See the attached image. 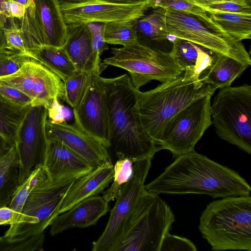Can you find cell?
Returning a JSON list of instances; mask_svg holds the SVG:
<instances>
[{
  "mask_svg": "<svg viewBox=\"0 0 251 251\" xmlns=\"http://www.w3.org/2000/svg\"><path fill=\"white\" fill-rule=\"evenodd\" d=\"M144 187L157 195L204 194L213 199L250 195L251 191L236 171L194 150L176 157Z\"/></svg>",
  "mask_w": 251,
  "mask_h": 251,
  "instance_id": "1",
  "label": "cell"
},
{
  "mask_svg": "<svg viewBox=\"0 0 251 251\" xmlns=\"http://www.w3.org/2000/svg\"><path fill=\"white\" fill-rule=\"evenodd\" d=\"M101 79L108 114L110 147L118 158L134 162L152 159L161 149L148 135L135 112V88L129 75Z\"/></svg>",
  "mask_w": 251,
  "mask_h": 251,
  "instance_id": "2",
  "label": "cell"
},
{
  "mask_svg": "<svg viewBox=\"0 0 251 251\" xmlns=\"http://www.w3.org/2000/svg\"><path fill=\"white\" fill-rule=\"evenodd\" d=\"M216 89L201 79H186L183 73L156 88L142 92L135 88L134 111L150 138L157 144L162 132L179 111Z\"/></svg>",
  "mask_w": 251,
  "mask_h": 251,
  "instance_id": "3",
  "label": "cell"
},
{
  "mask_svg": "<svg viewBox=\"0 0 251 251\" xmlns=\"http://www.w3.org/2000/svg\"><path fill=\"white\" fill-rule=\"evenodd\" d=\"M199 229L213 251H251V198L228 197L206 205Z\"/></svg>",
  "mask_w": 251,
  "mask_h": 251,
  "instance_id": "4",
  "label": "cell"
},
{
  "mask_svg": "<svg viewBox=\"0 0 251 251\" xmlns=\"http://www.w3.org/2000/svg\"><path fill=\"white\" fill-rule=\"evenodd\" d=\"M175 221L167 203L145 189L126 222L115 251H160Z\"/></svg>",
  "mask_w": 251,
  "mask_h": 251,
  "instance_id": "5",
  "label": "cell"
},
{
  "mask_svg": "<svg viewBox=\"0 0 251 251\" xmlns=\"http://www.w3.org/2000/svg\"><path fill=\"white\" fill-rule=\"evenodd\" d=\"M218 136L251 154V86L222 88L211 103Z\"/></svg>",
  "mask_w": 251,
  "mask_h": 251,
  "instance_id": "6",
  "label": "cell"
},
{
  "mask_svg": "<svg viewBox=\"0 0 251 251\" xmlns=\"http://www.w3.org/2000/svg\"><path fill=\"white\" fill-rule=\"evenodd\" d=\"M111 53L102 63L106 67L112 66L126 70L133 86L138 90L151 80L163 83L184 72L171 52L152 49L138 40L113 48Z\"/></svg>",
  "mask_w": 251,
  "mask_h": 251,
  "instance_id": "7",
  "label": "cell"
},
{
  "mask_svg": "<svg viewBox=\"0 0 251 251\" xmlns=\"http://www.w3.org/2000/svg\"><path fill=\"white\" fill-rule=\"evenodd\" d=\"M81 176H68L55 181L49 180L32 190L23 206L20 222L10 225L4 236L22 238L44 233L58 215L61 203L71 184Z\"/></svg>",
  "mask_w": 251,
  "mask_h": 251,
  "instance_id": "8",
  "label": "cell"
},
{
  "mask_svg": "<svg viewBox=\"0 0 251 251\" xmlns=\"http://www.w3.org/2000/svg\"><path fill=\"white\" fill-rule=\"evenodd\" d=\"M203 96L176 113L163 130L157 145L176 157L194 150L197 142L211 125V98Z\"/></svg>",
  "mask_w": 251,
  "mask_h": 251,
  "instance_id": "9",
  "label": "cell"
},
{
  "mask_svg": "<svg viewBox=\"0 0 251 251\" xmlns=\"http://www.w3.org/2000/svg\"><path fill=\"white\" fill-rule=\"evenodd\" d=\"M165 9V30L168 36L189 41L213 52L251 65V57L241 41L215 33L186 13Z\"/></svg>",
  "mask_w": 251,
  "mask_h": 251,
  "instance_id": "10",
  "label": "cell"
},
{
  "mask_svg": "<svg viewBox=\"0 0 251 251\" xmlns=\"http://www.w3.org/2000/svg\"><path fill=\"white\" fill-rule=\"evenodd\" d=\"M27 52L42 46L62 47L67 24L58 0H32L21 19H16Z\"/></svg>",
  "mask_w": 251,
  "mask_h": 251,
  "instance_id": "11",
  "label": "cell"
},
{
  "mask_svg": "<svg viewBox=\"0 0 251 251\" xmlns=\"http://www.w3.org/2000/svg\"><path fill=\"white\" fill-rule=\"evenodd\" d=\"M151 160L144 159L134 162L132 176L122 186L104 230L92 244L93 251H115L126 222L145 189Z\"/></svg>",
  "mask_w": 251,
  "mask_h": 251,
  "instance_id": "12",
  "label": "cell"
},
{
  "mask_svg": "<svg viewBox=\"0 0 251 251\" xmlns=\"http://www.w3.org/2000/svg\"><path fill=\"white\" fill-rule=\"evenodd\" d=\"M48 110L29 106L17 131L15 146L19 160V183L40 166H43L48 139L45 129Z\"/></svg>",
  "mask_w": 251,
  "mask_h": 251,
  "instance_id": "13",
  "label": "cell"
},
{
  "mask_svg": "<svg viewBox=\"0 0 251 251\" xmlns=\"http://www.w3.org/2000/svg\"><path fill=\"white\" fill-rule=\"evenodd\" d=\"M0 84L16 88L31 100V106L47 110L57 100H63L64 84L61 78L33 58L10 75L0 77Z\"/></svg>",
  "mask_w": 251,
  "mask_h": 251,
  "instance_id": "14",
  "label": "cell"
},
{
  "mask_svg": "<svg viewBox=\"0 0 251 251\" xmlns=\"http://www.w3.org/2000/svg\"><path fill=\"white\" fill-rule=\"evenodd\" d=\"M60 6L67 25L135 21L143 17L149 8L147 1L121 4L100 0L62 2H60Z\"/></svg>",
  "mask_w": 251,
  "mask_h": 251,
  "instance_id": "15",
  "label": "cell"
},
{
  "mask_svg": "<svg viewBox=\"0 0 251 251\" xmlns=\"http://www.w3.org/2000/svg\"><path fill=\"white\" fill-rule=\"evenodd\" d=\"M73 112L75 124L105 147L110 148L108 114L100 75L93 74L81 100L73 108Z\"/></svg>",
  "mask_w": 251,
  "mask_h": 251,
  "instance_id": "16",
  "label": "cell"
},
{
  "mask_svg": "<svg viewBox=\"0 0 251 251\" xmlns=\"http://www.w3.org/2000/svg\"><path fill=\"white\" fill-rule=\"evenodd\" d=\"M48 140L58 141L87 161L96 168L112 162L107 148L82 131L75 124L66 121L53 123L47 120L45 124Z\"/></svg>",
  "mask_w": 251,
  "mask_h": 251,
  "instance_id": "17",
  "label": "cell"
},
{
  "mask_svg": "<svg viewBox=\"0 0 251 251\" xmlns=\"http://www.w3.org/2000/svg\"><path fill=\"white\" fill-rule=\"evenodd\" d=\"M109 209L108 202L102 196L86 198L53 219L50 226V234L54 236L68 229L95 225Z\"/></svg>",
  "mask_w": 251,
  "mask_h": 251,
  "instance_id": "18",
  "label": "cell"
},
{
  "mask_svg": "<svg viewBox=\"0 0 251 251\" xmlns=\"http://www.w3.org/2000/svg\"><path fill=\"white\" fill-rule=\"evenodd\" d=\"M113 176L114 165L112 162H107L75 180L64 196L58 215L80 201L102 193L109 186Z\"/></svg>",
  "mask_w": 251,
  "mask_h": 251,
  "instance_id": "19",
  "label": "cell"
},
{
  "mask_svg": "<svg viewBox=\"0 0 251 251\" xmlns=\"http://www.w3.org/2000/svg\"><path fill=\"white\" fill-rule=\"evenodd\" d=\"M43 166L51 181L71 176H83L94 169L64 144L51 140H48Z\"/></svg>",
  "mask_w": 251,
  "mask_h": 251,
  "instance_id": "20",
  "label": "cell"
},
{
  "mask_svg": "<svg viewBox=\"0 0 251 251\" xmlns=\"http://www.w3.org/2000/svg\"><path fill=\"white\" fill-rule=\"evenodd\" d=\"M171 52L184 70L186 79H202L217 58V54L191 43L174 37L170 39Z\"/></svg>",
  "mask_w": 251,
  "mask_h": 251,
  "instance_id": "21",
  "label": "cell"
},
{
  "mask_svg": "<svg viewBox=\"0 0 251 251\" xmlns=\"http://www.w3.org/2000/svg\"><path fill=\"white\" fill-rule=\"evenodd\" d=\"M62 47L76 71L100 75L101 72L95 64L91 34L87 24L67 25L66 40Z\"/></svg>",
  "mask_w": 251,
  "mask_h": 251,
  "instance_id": "22",
  "label": "cell"
},
{
  "mask_svg": "<svg viewBox=\"0 0 251 251\" xmlns=\"http://www.w3.org/2000/svg\"><path fill=\"white\" fill-rule=\"evenodd\" d=\"M165 12L164 8H155L150 15L135 21L134 26L137 35L140 34L144 39L139 41L152 49L167 52L163 43L168 40V36L165 30Z\"/></svg>",
  "mask_w": 251,
  "mask_h": 251,
  "instance_id": "23",
  "label": "cell"
},
{
  "mask_svg": "<svg viewBox=\"0 0 251 251\" xmlns=\"http://www.w3.org/2000/svg\"><path fill=\"white\" fill-rule=\"evenodd\" d=\"M249 67L231 57L218 54L202 81L216 89L229 86Z\"/></svg>",
  "mask_w": 251,
  "mask_h": 251,
  "instance_id": "24",
  "label": "cell"
},
{
  "mask_svg": "<svg viewBox=\"0 0 251 251\" xmlns=\"http://www.w3.org/2000/svg\"><path fill=\"white\" fill-rule=\"evenodd\" d=\"M27 53L54 73L64 82L76 70L62 47L42 46Z\"/></svg>",
  "mask_w": 251,
  "mask_h": 251,
  "instance_id": "25",
  "label": "cell"
},
{
  "mask_svg": "<svg viewBox=\"0 0 251 251\" xmlns=\"http://www.w3.org/2000/svg\"><path fill=\"white\" fill-rule=\"evenodd\" d=\"M19 164L15 145L0 161V208L7 206L19 185Z\"/></svg>",
  "mask_w": 251,
  "mask_h": 251,
  "instance_id": "26",
  "label": "cell"
},
{
  "mask_svg": "<svg viewBox=\"0 0 251 251\" xmlns=\"http://www.w3.org/2000/svg\"><path fill=\"white\" fill-rule=\"evenodd\" d=\"M230 36L238 41L251 38V14L206 11Z\"/></svg>",
  "mask_w": 251,
  "mask_h": 251,
  "instance_id": "27",
  "label": "cell"
},
{
  "mask_svg": "<svg viewBox=\"0 0 251 251\" xmlns=\"http://www.w3.org/2000/svg\"><path fill=\"white\" fill-rule=\"evenodd\" d=\"M146 0L149 8H169L186 13L197 19L209 30L224 37L233 38L228 35L218 24L212 20L204 10L192 3L189 0Z\"/></svg>",
  "mask_w": 251,
  "mask_h": 251,
  "instance_id": "28",
  "label": "cell"
},
{
  "mask_svg": "<svg viewBox=\"0 0 251 251\" xmlns=\"http://www.w3.org/2000/svg\"><path fill=\"white\" fill-rule=\"evenodd\" d=\"M28 107L17 106L0 94V134L12 145Z\"/></svg>",
  "mask_w": 251,
  "mask_h": 251,
  "instance_id": "29",
  "label": "cell"
},
{
  "mask_svg": "<svg viewBox=\"0 0 251 251\" xmlns=\"http://www.w3.org/2000/svg\"><path fill=\"white\" fill-rule=\"evenodd\" d=\"M135 21L114 22L104 24L105 42L108 44L122 46L137 42L138 37L134 26Z\"/></svg>",
  "mask_w": 251,
  "mask_h": 251,
  "instance_id": "30",
  "label": "cell"
},
{
  "mask_svg": "<svg viewBox=\"0 0 251 251\" xmlns=\"http://www.w3.org/2000/svg\"><path fill=\"white\" fill-rule=\"evenodd\" d=\"M134 161L127 157H120L114 165L112 184L102 192V197L108 202L115 200L122 186L130 178L133 173Z\"/></svg>",
  "mask_w": 251,
  "mask_h": 251,
  "instance_id": "31",
  "label": "cell"
},
{
  "mask_svg": "<svg viewBox=\"0 0 251 251\" xmlns=\"http://www.w3.org/2000/svg\"><path fill=\"white\" fill-rule=\"evenodd\" d=\"M93 74L83 71H76L64 82V97L66 101L73 108L81 100L91 80Z\"/></svg>",
  "mask_w": 251,
  "mask_h": 251,
  "instance_id": "32",
  "label": "cell"
},
{
  "mask_svg": "<svg viewBox=\"0 0 251 251\" xmlns=\"http://www.w3.org/2000/svg\"><path fill=\"white\" fill-rule=\"evenodd\" d=\"M44 233L22 238L0 237V251H41L44 241Z\"/></svg>",
  "mask_w": 251,
  "mask_h": 251,
  "instance_id": "33",
  "label": "cell"
},
{
  "mask_svg": "<svg viewBox=\"0 0 251 251\" xmlns=\"http://www.w3.org/2000/svg\"><path fill=\"white\" fill-rule=\"evenodd\" d=\"M31 58L28 53L8 48L0 51V77L15 73Z\"/></svg>",
  "mask_w": 251,
  "mask_h": 251,
  "instance_id": "34",
  "label": "cell"
},
{
  "mask_svg": "<svg viewBox=\"0 0 251 251\" xmlns=\"http://www.w3.org/2000/svg\"><path fill=\"white\" fill-rule=\"evenodd\" d=\"M91 32L93 56L97 68L102 72L106 67L100 61V56L108 49L104 39V24L92 23L87 24Z\"/></svg>",
  "mask_w": 251,
  "mask_h": 251,
  "instance_id": "35",
  "label": "cell"
},
{
  "mask_svg": "<svg viewBox=\"0 0 251 251\" xmlns=\"http://www.w3.org/2000/svg\"><path fill=\"white\" fill-rule=\"evenodd\" d=\"M205 11H219L224 12L251 14V0H227L201 7Z\"/></svg>",
  "mask_w": 251,
  "mask_h": 251,
  "instance_id": "36",
  "label": "cell"
},
{
  "mask_svg": "<svg viewBox=\"0 0 251 251\" xmlns=\"http://www.w3.org/2000/svg\"><path fill=\"white\" fill-rule=\"evenodd\" d=\"M197 248L189 239L167 233L161 244L160 251H197Z\"/></svg>",
  "mask_w": 251,
  "mask_h": 251,
  "instance_id": "37",
  "label": "cell"
},
{
  "mask_svg": "<svg viewBox=\"0 0 251 251\" xmlns=\"http://www.w3.org/2000/svg\"><path fill=\"white\" fill-rule=\"evenodd\" d=\"M4 32L8 48L27 53L20 28L15 19L12 25L4 28Z\"/></svg>",
  "mask_w": 251,
  "mask_h": 251,
  "instance_id": "38",
  "label": "cell"
},
{
  "mask_svg": "<svg viewBox=\"0 0 251 251\" xmlns=\"http://www.w3.org/2000/svg\"><path fill=\"white\" fill-rule=\"evenodd\" d=\"M33 188L27 177L17 188L8 207L21 214L23 206Z\"/></svg>",
  "mask_w": 251,
  "mask_h": 251,
  "instance_id": "39",
  "label": "cell"
},
{
  "mask_svg": "<svg viewBox=\"0 0 251 251\" xmlns=\"http://www.w3.org/2000/svg\"><path fill=\"white\" fill-rule=\"evenodd\" d=\"M0 94L9 101L17 106L27 107L31 105L30 98L16 88L0 84Z\"/></svg>",
  "mask_w": 251,
  "mask_h": 251,
  "instance_id": "40",
  "label": "cell"
},
{
  "mask_svg": "<svg viewBox=\"0 0 251 251\" xmlns=\"http://www.w3.org/2000/svg\"><path fill=\"white\" fill-rule=\"evenodd\" d=\"M26 8L23 4L11 0L5 1L2 5L3 12L9 20L21 19L25 14Z\"/></svg>",
  "mask_w": 251,
  "mask_h": 251,
  "instance_id": "41",
  "label": "cell"
},
{
  "mask_svg": "<svg viewBox=\"0 0 251 251\" xmlns=\"http://www.w3.org/2000/svg\"><path fill=\"white\" fill-rule=\"evenodd\" d=\"M21 214L8 206L0 208V225H12L20 222Z\"/></svg>",
  "mask_w": 251,
  "mask_h": 251,
  "instance_id": "42",
  "label": "cell"
},
{
  "mask_svg": "<svg viewBox=\"0 0 251 251\" xmlns=\"http://www.w3.org/2000/svg\"><path fill=\"white\" fill-rule=\"evenodd\" d=\"M49 120L53 123H61L65 121L63 115V108L58 100L54 101L47 110Z\"/></svg>",
  "mask_w": 251,
  "mask_h": 251,
  "instance_id": "43",
  "label": "cell"
},
{
  "mask_svg": "<svg viewBox=\"0 0 251 251\" xmlns=\"http://www.w3.org/2000/svg\"><path fill=\"white\" fill-rule=\"evenodd\" d=\"M13 145L0 134V161L8 152Z\"/></svg>",
  "mask_w": 251,
  "mask_h": 251,
  "instance_id": "44",
  "label": "cell"
},
{
  "mask_svg": "<svg viewBox=\"0 0 251 251\" xmlns=\"http://www.w3.org/2000/svg\"><path fill=\"white\" fill-rule=\"evenodd\" d=\"M8 0H0V26L3 28L10 26L12 24L13 20H8L4 15L2 11V4L4 2Z\"/></svg>",
  "mask_w": 251,
  "mask_h": 251,
  "instance_id": "45",
  "label": "cell"
},
{
  "mask_svg": "<svg viewBox=\"0 0 251 251\" xmlns=\"http://www.w3.org/2000/svg\"><path fill=\"white\" fill-rule=\"evenodd\" d=\"M108 2L121 4H134L146 1V0H100Z\"/></svg>",
  "mask_w": 251,
  "mask_h": 251,
  "instance_id": "46",
  "label": "cell"
},
{
  "mask_svg": "<svg viewBox=\"0 0 251 251\" xmlns=\"http://www.w3.org/2000/svg\"><path fill=\"white\" fill-rule=\"evenodd\" d=\"M190 2L199 7H203L210 4L226 1L227 0H189Z\"/></svg>",
  "mask_w": 251,
  "mask_h": 251,
  "instance_id": "47",
  "label": "cell"
},
{
  "mask_svg": "<svg viewBox=\"0 0 251 251\" xmlns=\"http://www.w3.org/2000/svg\"><path fill=\"white\" fill-rule=\"evenodd\" d=\"M7 48L4 35V28L0 26V51Z\"/></svg>",
  "mask_w": 251,
  "mask_h": 251,
  "instance_id": "48",
  "label": "cell"
},
{
  "mask_svg": "<svg viewBox=\"0 0 251 251\" xmlns=\"http://www.w3.org/2000/svg\"><path fill=\"white\" fill-rule=\"evenodd\" d=\"M19 2L25 5L26 7H28L32 0H11Z\"/></svg>",
  "mask_w": 251,
  "mask_h": 251,
  "instance_id": "49",
  "label": "cell"
},
{
  "mask_svg": "<svg viewBox=\"0 0 251 251\" xmlns=\"http://www.w3.org/2000/svg\"><path fill=\"white\" fill-rule=\"evenodd\" d=\"M60 2H78L89 0H58Z\"/></svg>",
  "mask_w": 251,
  "mask_h": 251,
  "instance_id": "50",
  "label": "cell"
}]
</instances>
